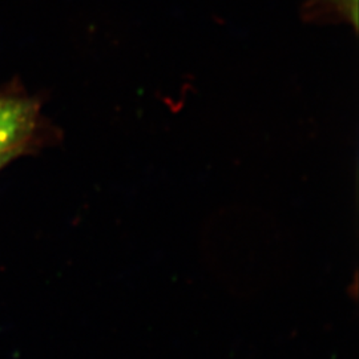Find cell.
<instances>
[{
	"label": "cell",
	"instance_id": "obj_1",
	"mask_svg": "<svg viewBox=\"0 0 359 359\" xmlns=\"http://www.w3.org/2000/svg\"><path fill=\"white\" fill-rule=\"evenodd\" d=\"M38 107L26 99H0V154L22 151L35 128Z\"/></svg>",
	"mask_w": 359,
	"mask_h": 359
},
{
	"label": "cell",
	"instance_id": "obj_2",
	"mask_svg": "<svg viewBox=\"0 0 359 359\" xmlns=\"http://www.w3.org/2000/svg\"><path fill=\"white\" fill-rule=\"evenodd\" d=\"M339 8V11L351 20L354 26H357V0H333Z\"/></svg>",
	"mask_w": 359,
	"mask_h": 359
},
{
	"label": "cell",
	"instance_id": "obj_3",
	"mask_svg": "<svg viewBox=\"0 0 359 359\" xmlns=\"http://www.w3.org/2000/svg\"><path fill=\"white\" fill-rule=\"evenodd\" d=\"M19 152H20V151H7V152H1V154H0V168L3 167V165H6L10 160H13V157L19 154Z\"/></svg>",
	"mask_w": 359,
	"mask_h": 359
}]
</instances>
